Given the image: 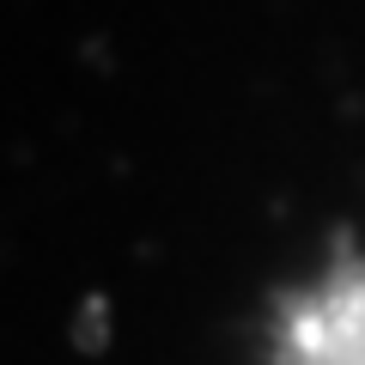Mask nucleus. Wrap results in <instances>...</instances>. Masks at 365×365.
<instances>
[{
  "label": "nucleus",
  "instance_id": "1",
  "mask_svg": "<svg viewBox=\"0 0 365 365\" xmlns=\"http://www.w3.org/2000/svg\"><path fill=\"white\" fill-rule=\"evenodd\" d=\"M268 365H365V256H341L280 299Z\"/></svg>",
  "mask_w": 365,
  "mask_h": 365
}]
</instances>
